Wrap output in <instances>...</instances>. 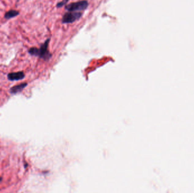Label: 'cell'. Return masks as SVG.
Here are the masks:
<instances>
[{
	"mask_svg": "<svg viewBox=\"0 0 194 193\" xmlns=\"http://www.w3.org/2000/svg\"><path fill=\"white\" fill-rule=\"evenodd\" d=\"M50 40V38L46 40V41L40 45L39 48L35 46L30 48L27 51L28 53L31 56L38 57L46 61H48L52 57V54L48 50Z\"/></svg>",
	"mask_w": 194,
	"mask_h": 193,
	"instance_id": "obj_1",
	"label": "cell"
},
{
	"mask_svg": "<svg viewBox=\"0 0 194 193\" xmlns=\"http://www.w3.org/2000/svg\"><path fill=\"white\" fill-rule=\"evenodd\" d=\"M89 6V2L87 0H81L66 5L65 9L68 12H81L85 10Z\"/></svg>",
	"mask_w": 194,
	"mask_h": 193,
	"instance_id": "obj_2",
	"label": "cell"
},
{
	"mask_svg": "<svg viewBox=\"0 0 194 193\" xmlns=\"http://www.w3.org/2000/svg\"><path fill=\"white\" fill-rule=\"evenodd\" d=\"M82 16V13L81 12H68L65 13L62 16V22L63 24L72 23L75 21L80 20Z\"/></svg>",
	"mask_w": 194,
	"mask_h": 193,
	"instance_id": "obj_3",
	"label": "cell"
},
{
	"mask_svg": "<svg viewBox=\"0 0 194 193\" xmlns=\"http://www.w3.org/2000/svg\"><path fill=\"white\" fill-rule=\"evenodd\" d=\"M25 77V74L23 71L18 72H12L8 74L7 78L10 81H18L24 79Z\"/></svg>",
	"mask_w": 194,
	"mask_h": 193,
	"instance_id": "obj_4",
	"label": "cell"
},
{
	"mask_svg": "<svg viewBox=\"0 0 194 193\" xmlns=\"http://www.w3.org/2000/svg\"><path fill=\"white\" fill-rule=\"evenodd\" d=\"M27 83H22L20 85L14 86L11 87L9 89V93L12 95H16L17 93H21L24 89L27 87Z\"/></svg>",
	"mask_w": 194,
	"mask_h": 193,
	"instance_id": "obj_5",
	"label": "cell"
},
{
	"mask_svg": "<svg viewBox=\"0 0 194 193\" xmlns=\"http://www.w3.org/2000/svg\"><path fill=\"white\" fill-rule=\"evenodd\" d=\"M20 14V13L19 11L14 10V9H11L5 13L4 18L7 20H10L12 18H16L17 16H19Z\"/></svg>",
	"mask_w": 194,
	"mask_h": 193,
	"instance_id": "obj_6",
	"label": "cell"
},
{
	"mask_svg": "<svg viewBox=\"0 0 194 193\" xmlns=\"http://www.w3.org/2000/svg\"><path fill=\"white\" fill-rule=\"evenodd\" d=\"M69 1L70 0H62V1L59 2L58 4H56V8H60L62 7V6H65Z\"/></svg>",
	"mask_w": 194,
	"mask_h": 193,
	"instance_id": "obj_7",
	"label": "cell"
},
{
	"mask_svg": "<svg viewBox=\"0 0 194 193\" xmlns=\"http://www.w3.org/2000/svg\"><path fill=\"white\" fill-rule=\"evenodd\" d=\"M1 180H2V178H0V181H1Z\"/></svg>",
	"mask_w": 194,
	"mask_h": 193,
	"instance_id": "obj_8",
	"label": "cell"
}]
</instances>
